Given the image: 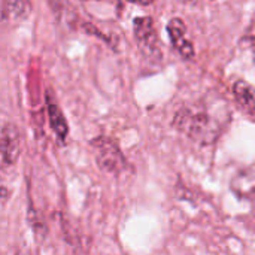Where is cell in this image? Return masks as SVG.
<instances>
[{
  "instance_id": "obj_1",
  "label": "cell",
  "mask_w": 255,
  "mask_h": 255,
  "mask_svg": "<svg viewBox=\"0 0 255 255\" xmlns=\"http://www.w3.org/2000/svg\"><path fill=\"white\" fill-rule=\"evenodd\" d=\"M230 121L227 103L218 100H199L184 105L173 117V127L200 145L214 143Z\"/></svg>"
},
{
  "instance_id": "obj_2",
  "label": "cell",
  "mask_w": 255,
  "mask_h": 255,
  "mask_svg": "<svg viewBox=\"0 0 255 255\" xmlns=\"http://www.w3.org/2000/svg\"><path fill=\"white\" fill-rule=\"evenodd\" d=\"M90 146L94 152L97 166L112 175H123L131 170V164L120 149L118 143L106 136H97L90 140Z\"/></svg>"
},
{
  "instance_id": "obj_3",
  "label": "cell",
  "mask_w": 255,
  "mask_h": 255,
  "mask_svg": "<svg viewBox=\"0 0 255 255\" xmlns=\"http://www.w3.org/2000/svg\"><path fill=\"white\" fill-rule=\"evenodd\" d=\"M133 33L136 43L140 52L149 61H160L161 54V40L157 34L154 19L151 16H137L133 19Z\"/></svg>"
},
{
  "instance_id": "obj_4",
  "label": "cell",
  "mask_w": 255,
  "mask_h": 255,
  "mask_svg": "<svg viewBox=\"0 0 255 255\" xmlns=\"http://www.w3.org/2000/svg\"><path fill=\"white\" fill-rule=\"evenodd\" d=\"M167 34L170 37L172 46L184 60H193L196 55L191 40L187 37V27L181 18H172L167 24Z\"/></svg>"
},
{
  "instance_id": "obj_5",
  "label": "cell",
  "mask_w": 255,
  "mask_h": 255,
  "mask_svg": "<svg viewBox=\"0 0 255 255\" xmlns=\"http://www.w3.org/2000/svg\"><path fill=\"white\" fill-rule=\"evenodd\" d=\"M21 149V137L19 130L7 123L0 130V157L6 164H13L18 160Z\"/></svg>"
},
{
  "instance_id": "obj_6",
  "label": "cell",
  "mask_w": 255,
  "mask_h": 255,
  "mask_svg": "<svg viewBox=\"0 0 255 255\" xmlns=\"http://www.w3.org/2000/svg\"><path fill=\"white\" fill-rule=\"evenodd\" d=\"M46 109H48L49 124H51L55 136L61 142H64L67 134H69V126H67V121H66L63 111L60 109V106L57 105V102L52 99V96L49 93L46 94Z\"/></svg>"
},
{
  "instance_id": "obj_7",
  "label": "cell",
  "mask_w": 255,
  "mask_h": 255,
  "mask_svg": "<svg viewBox=\"0 0 255 255\" xmlns=\"http://www.w3.org/2000/svg\"><path fill=\"white\" fill-rule=\"evenodd\" d=\"M233 96L239 108L250 117L254 118V90L247 81H238L233 85Z\"/></svg>"
},
{
  "instance_id": "obj_8",
  "label": "cell",
  "mask_w": 255,
  "mask_h": 255,
  "mask_svg": "<svg viewBox=\"0 0 255 255\" xmlns=\"http://www.w3.org/2000/svg\"><path fill=\"white\" fill-rule=\"evenodd\" d=\"M30 10V3L27 1H4L1 4V19L6 22H18L27 16Z\"/></svg>"
},
{
  "instance_id": "obj_9",
  "label": "cell",
  "mask_w": 255,
  "mask_h": 255,
  "mask_svg": "<svg viewBox=\"0 0 255 255\" xmlns=\"http://www.w3.org/2000/svg\"><path fill=\"white\" fill-rule=\"evenodd\" d=\"M232 190L244 197V199H248L253 196L254 193V173H253V169H247L244 172H241L232 182Z\"/></svg>"
},
{
  "instance_id": "obj_10",
  "label": "cell",
  "mask_w": 255,
  "mask_h": 255,
  "mask_svg": "<svg viewBox=\"0 0 255 255\" xmlns=\"http://www.w3.org/2000/svg\"><path fill=\"white\" fill-rule=\"evenodd\" d=\"M6 194H7V190L0 184V200H3V199L6 197Z\"/></svg>"
}]
</instances>
